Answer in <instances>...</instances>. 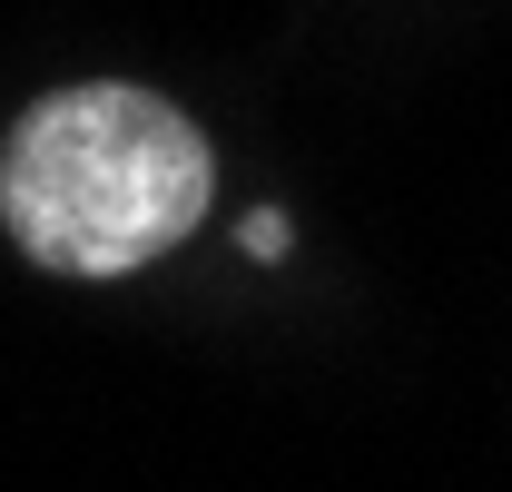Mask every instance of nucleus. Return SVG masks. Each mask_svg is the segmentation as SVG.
<instances>
[{
  "instance_id": "1",
  "label": "nucleus",
  "mask_w": 512,
  "mask_h": 492,
  "mask_svg": "<svg viewBox=\"0 0 512 492\" xmlns=\"http://www.w3.org/2000/svg\"><path fill=\"white\" fill-rule=\"evenodd\" d=\"M217 197V158L178 99L79 79L30 99L0 148V227L50 276H138L197 237Z\"/></svg>"
}]
</instances>
